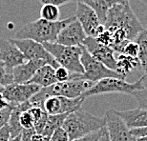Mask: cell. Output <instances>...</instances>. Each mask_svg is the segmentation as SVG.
Instances as JSON below:
<instances>
[{"label": "cell", "instance_id": "ee69618b", "mask_svg": "<svg viewBox=\"0 0 147 141\" xmlns=\"http://www.w3.org/2000/svg\"><path fill=\"white\" fill-rule=\"evenodd\" d=\"M146 3H147V0H146Z\"/></svg>", "mask_w": 147, "mask_h": 141}, {"label": "cell", "instance_id": "7bdbcfd3", "mask_svg": "<svg viewBox=\"0 0 147 141\" xmlns=\"http://www.w3.org/2000/svg\"><path fill=\"white\" fill-rule=\"evenodd\" d=\"M140 1H143V2H145V3H146V0H140Z\"/></svg>", "mask_w": 147, "mask_h": 141}, {"label": "cell", "instance_id": "8d00e7d4", "mask_svg": "<svg viewBox=\"0 0 147 141\" xmlns=\"http://www.w3.org/2000/svg\"><path fill=\"white\" fill-rule=\"evenodd\" d=\"M46 138V136H44L42 134H37L36 133L32 137V140L31 141H44Z\"/></svg>", "mask_w": 147, "mask_h": 141}, {"label": "cell", "instance_id": "7c38bea8", "mask_svg": "<svg viewBox=\"0 0 147 141\" xmlns=\"http://www.w3.org/2000/svg\"><path fill=\"white\" fill-rule=\"evenodd\" d=\"M82 46L89 52V54L94 58L106 66L108 69L116 72L117 69V58L115 56L114 50L99 43L96 38L87 36L83 41Z\"/></svg>", "mask_w": 147, "mask_h": 141}, {"label": "cell", "instance_id": "e575fe53", "mask_svg": "<svg viewBox=\"0 0 147 141\" xmlns=\"http://www.w3.org/2000/svg\"><path fill=\"white\" fill-rule=\"evenodd\" d=\"M39 1L42 3V5L50 4V5H55L59 7V6H62L71 1H74V0H39Z\"/></svg>", "mask_w": 147, "mask_h": 141}, {"label": "cell", "instance_id": "bcb514c9", "mask_svg": "<svg viewBox=\"0 0 147 141\" xmlns=\"http://www.w3.org/2000/svg\"><path fill=\"white\" fill-rule=\"evenodd\" d=\"M146 137H147V136H146Z\"/></svg>", "mask_w": 147, "mask_h": 141}, {"label": "cell", "instance_id": "f1b7e54d", "mask_svg": "<svg viewBox=\"0 0 147 141\" xmlns=\"http://www.w3.org/2000/svg\"><path fill=\"white\" fill-rule=\"evenodd\" d=\"M96 39L98 41L99 43L103 44V45L107 46V47H110L112 48L114 45V37H113V34H112L109 31H107L106 29L104 30L103 33H101L98 36L96 37Z\"/></svg>", "mask_w": 147, "mask_h": 141}, {"label": "cell", "instance_id": "74e56055", "mask_svg": "<svg viewBox=\"0 0 147 141\" xmlns=\"http://www.w3.org/2000/svg\"><path fill=\"white\" fill-rule=\"evenodd\" d=\"M99 141H110V138H109V136H108V134H107V131H106V128H105L104 133H103V134H102L101 138Z\"/></svg>", "mask_w": 147, "mask_h": 141}, {"label": "cell", "instance_id": "f6af8a7d", "mask_svg": "<svg viewBox=\"0 0 147 141\" xmlns=\"http://www.w3.org/2000/svg\"><path fill=\"white\" fill-rule=\"evenodd\" d=\"M146 26H147V24H146ZM146 29H147V28H146Z\"/></svg>", "mask_w": 147, "mask_h": 141}, {"label": "cell", "instance_id": "60d3db41", "mask_svg": "<svg viewBox=\"0 0 147 141\" xmlns=\"http://www.w3.org/2000/svg\"><path fill=\"white\" fill-rule=\"evenodd\" d=\"M1 67H4V64H3V62L0 61V68H1Z\"/></svg>", "mask_w": 147, "mask_h": 141}, {"label": "cell", "instance_id": "836d02e7", "mask_svg": "<svg viewBox=\"0 0 147 141\" xmlns=\"http://www.w3.org/2000/svg\"><path fill=\"white\" fill-rule=\"evenodd\" d=\"M11 139V130L7 124L0 130V141H10Z\"/></svg>", "mask_w": 147, "mask_h": 141}, {"label": "cell", "instance_id": "277c9868", "mask_svg": "<svg viewBox=\"0 0 147 141\" xmlns=\"http://www.w3.org/2000/svg\"><path fill=\"white\" fill-rule=\"evenodd\" d=\"M105 124L104 117L96 116L81 108L67 115L62 128L66 131L70 141H75L105 128Z\"/></svg>", "mask_w": 147, "mask_h": 141}, {"label": "cell", "instance_id": "1f68e13d", "mask_svg": "<svg viewBox=\"0 0 147 141\" xmlns=\"http://www.w3.org/2000/svg\"><path fill=\"white\" fill-rule=\"evenodd\" d=\"M13 107L14 106H13V107L10 108V109H7V110L0 111V130L8 124L9 119H10L11 111H13Z\"/></svg>", "mask_w": 147, "mask_h": 141}, {"label": "cell", "instance_id": "4fadbf2b", "mask_svg": "<svg viewBox=\"0 0 147 141\" xmlns=\"http://www.w3.org/2000/svg\"><path fill=\"white\" fill-rule=\"evenodd\" d=\"M41 89L42 88H40L36 84L13 83L9 86L4 87L2 95L7 99L9 103L16 106L30 101V99L34 95H36Z\"/></svg>", "mask_w": 147, "mask_h": 141}, {"label": "cell", "instance_id": "7402d4cb", "mask_svg": "<svg viewBox=\"0 0 147 141\" xmlns=\"http://www.w3.org/2000/svg\"><path fill=\"white\" fill-rule=\"evenodd\" d=\"M134 41L139 46L138 59L140 63V68L147 75V29L142 31Z\"/></svg>", "mask_w": 147, "mask_h": 141}, {"label": "cell", "instance_id": "d590c367", "mask_svg": "<svg viewBox=\"0 0 147 141\" xmlns=\"http://www.w3.org/2000/svg\"><path fill=\"white\" fill-rule=\"evenodd\" d=\"M13 105H11V103H9L2 93H0V111H4L7 109H10L13 107Z\"/></svg>", "mask_w": 147, "mask_h": 141}, {"label": "cell", "instance_id": "9c48e42d", "mask_svg": "<svg viewBox=\"0 0 147 141\" xmlns=\"http://www.w3.org/2000/svg\"><path fill=\"white\" fill-rule=\"evenodd\" d=\"M105 128L110 141H136L131 134V129L117 113L116 110H108L105 113Z\"/></svg>", "mask_w": 147, "mask_h": 141}, {"label": "cell", "instance_id": "7a4b0ae2", "mask_svg": "<svg viewBox=\"0 0 147 141\" xmlns=\"http://www.w3.org/2000/svg\"><path fill=\"white\" fill-rule=\"evenodd\" d=\"M74 20H76L75 16L57 22L39 18L28 23L17 31L16 33V39H31L41 44L55 43L60 31Z\"/></svg>", "mask_w": 147, "mask_h": 141}, {"label": "cell", "instance_id": "d4e9b609", "mask_svg": "<svg viewBox=\"0 0 147 141\" xmlns=\"http://www.w3.org/2000/svg\"><path fill=\"white\" fill-rule=\"evenodd\" d=\"M19 124L22 129H34V118L31 111V108L20 113Z\"/></svg>", "mask_w": 147, "mask_h": 141}, {"label": "cell", "instance_id": "6da1fadb", "mask_svg": "<svg viewBox=\"0 0 147 141\" xmlns=\"http://www.w3.org/2000/svg\"><path fill=\"white\" fill-rule=\"evenodd\" d=\"M103 25L113 34L114 45L112 49L117 54H119L128 41H134L146 29L135 14L129 1L113 6L108 11Z\"/></svg>", "mask_w": 147, "mask_h": 141}, {"label": "cell", "instance_id": "83f0119b", "mask_svg": "<svg viewBox=\"0 0 147 141\" xmlns=\"http://www.w3.org/2000/svg\"><path fill=\"white\" fill-rule=\"evenodd\" d=\"M134 98L138 103V108L145 109L147 110V88H143L142 90H138L132 93Z\"/></svg>", "mask_w": 147, "mask_h": 141}, {"label": "cell", "instance_id": "44dd1931", "mask_svg": "<svg viewBox=\"0 0 147 141\" xmlns=\"http://www.w3.org/2000/svg\"><path fill=\"white\" fill-rule=\"evenodd\" d=\"M117 58V69L116 73L121 76L123 79L127 77L129 73L134 70L140 68V63L138 58L130 57L124 54H119Z\"/></svg>", "mask_w": 147, "mask_h": 141}, {"label": "cell", "instance_id": "5b68a950", "mask_svg": "<svg viewBox=\"0 0 147 141\" xmlns=\"http://www.w3.org/2000/svg\"><path fill=\"white\" fill-rule=\"evenodd\" d=\"M44 48L55 58L57 64L73 73L83 75L81 65V46L69 47L58 43H44Z\"/></svg>", "mask_w": 147, "mask_h": 141}, {"label": "cell", "instance_id": "9a60e30c", "mask_svg": "<svg viewBox=\"0 0 147 141\" xmlns=\"http://www.w3.org/2000/svg\"><path fill=\"white\" fill-rule=\"evenodd\" d=\"M87 34L78 20H74L60 31L57 36V43L64 46L76 47L81 46L86 39Z\"/></svg>", "mask_w": 147, "mask_h": 141}, {"label": "cell", "instance_id": "30bf717a", "mask_svg": "<svg viewBox=\"0 0 147 141\" xmlns=\"http://www.w3.org/2000/svg\"><path fill=\"white\" fill-rule=\"evenodd\" d=\"M75 17L80 23L87 36L96 38L105 30L104 25L99 21L96 11L83 3L78 2Z\"/></svg>", "mask_w": 147, "mask_h": 141}, {"label": "cell", "instance_id": "ba28073f", "mask_svg": "<svg viewBox=\"0 0 147 141\" xmlns=\"http://www.w3.org/2000/svg\"><path fill=\"white\" fill-rule=\"evenodd\" d=\"M11 41L24 54L27 60H43L55 70L59 67L53 55L44 48L43 44L31 39H11Z\"/></svg>", "mask_w": 147, "mask_h": 141}, {"label": "cell", "instance_id": "ffe728a7", "mask_svg": "<svg viewBox=\"0 0 147 141\" xmlns=\"http://www.w3.org/2000/svg\"><path fill=\"white\" fill-rule=\"evenodd\" d=\"M30 108H32L30 101L19 105H16L13 107V111H11L10 119H9L8 122V125L11 130V138H14V137H17L21 134L23 129L19 124V115L23 111L29 110Z\"/></svg>", "mask_w": 147, "mask_h": 141}, {"label": "cell", "instance_id": "4dcf8cb0", "mask_svg": "<svg viewBox=\"0 0 147 141\" xmlns=\"http://www.w3.org/2000/svg\"><path fill=\"white\" fill-rule=\"evenodd\" d=\"M104 130H105V128L101 129V130H99V131L94 132V133H91L89 134H87V136L81 137V138H79V139H76L75 141H99L101 138L102 134L104 133Z\"/></svg>", "mask_w": 147, "mask_h": 141}, {"label": "cell", "instance_id": "5bb4252c", "mask_svg": "<svg viewBox=\"0 0 147 141\" xmlns=\"http://www.w3.org/2000/svg\"><path fill=\"white\" fill-rule=\"evenodd\" d=\"M0 61L5 68L13 70L28 60L11 39H0Z\"/></svg>", "mask_w": 147, "mask_h": 141}, {"label": "cell", "instance_id": "484cf974", "mask_svg": "<svg viewBox=\"0 0 147 141\" xmlns=\"http://www.w3.org/2000/svg\"><path fill=\"white\" fill-rule=\"evenodd\" d=\"M119 54H124L127 56L138 58L139 54V46L135 41H128L124 46L122 47L121 51Z\"/></svg>", "mask_w": 147, "mask_h": 141}, {"label": "cell", "instance_id": "4316f807", "mask_svg": "<svg viewBox=\"0 0 147 141\" xmlns=\"http://www.w3.org/2000/svg\"><path fill=\"white\" fill-rule=\"evenodd\" d=\"M14 83L13 70H9L5 67L0 68V86L6 87Z\"/></svg>", "mask_w": 147, "mask_h": 141}, {"label": "cell", "instance_id": "f35d334b", "mask_svg": "<svg viewBox=\"0 0 147 141\" xmlns=\"http://www.w3.org/2000/svg\"><path fill=\"white\" fill-rule=\"evenodd\" d=\"M136 141H147V137H140V138H136Z\"/></svg>", "mask_w": 147, "mask_h": 141}, {"label": "cell", "instance_id": "d6986e66", "mask_svg": "<svg viewBox=\"0 0 147 141\" xmlns=\"http://www.w3.org/2000/svg\"><path fill=\"white\" fill-rule=\"evenodd\" d=\"M57 82V80L55 78V70L52 66L46 64L37 70L36 75L32 77L28 83L36 84L40 88H47L55 84Z\"/></svg>", "mask_w": 147, "mask_h": 141}, {"label": "cell", "instance_id": "ac0fdd59", "mask_svg": "<svg viewBox=\"0 0 147 141\" xmlns=\"http://www.w3.org/2000/svg\"><path fill=\"white\" fill-rule=\"evenodd\" d=\"M76 1L83 3L88 7L93 9L96 11V13L98 14L101 24H104L108 11L113 6L119 4V3L129 1V0H76Z\"/></svg>", "mask_w": 147, "mask_h": 141}, {"label": "cell", "instance_id": "cb8c5ba5", "mask_svg": "<svg viewBox=\"0 0 147 141\" xmlns=\"http://www.w3.org/2000/svg\"><path fill=\"white\" fill-rule=\"evenodd\" d=\"M40 18L51 22L59 21L60 18L59 7L55 5H50V4L42 5V7L40 9Z\"/></svg>", "mask_w": 147, "mask_h": 141}, {"label": "cell", "instance_id": "603a6c76", "mask_svg": "<svg viewBox=\"0 0 147 141\" xmlns=\"http://www.w3.org/2000/svg\"><path fill=\"white\" fill-rule=\"evenodd\" d=\"M68 114H58V115H48L47 122L42 134L44 136L51 137V136L58 129L62 128L64 121Z\"/></svg>", "mask_w": 147, "mask_h": 141}, {"label": "cell", "instance_id": "2e32d148", "mask_svg": "<svg viewBox=\"0 0 147 141\" xmlns=\"http://www.w3.org/2000/svg\"><path fill=\"white\" fill-rule=\"evenodd\" d=\"M43 60H28L13 69V81L17 84H25L31 80L38 69L46 65Z\"/></svg>", "mask_w": 147, "mask_h": 141}, {"label": "cell", "instance_id": "8fae6325", "mask_svg": "<svg viewBox=\"0 0 147 141\" xmlns=\"http://www.w3.org/2000/svg\"><path fill=\"white\" fill-rule=\"evenodd\" d=\"M84 100L85 98L83 96L78 98H67L63 96L53 95L44 100L42 109L48 115L69 114L78 109H81Z\"/></svg>", "mask_w": 147, "mask_h": 141}, {"label": "cell", "instance_id": "ab89813d", "mask_svg": "<svg viewBox=\"0 0 147 141\" xmlns=\"http://www.w3.org/2000/svg\"><path fill=\"white\" fill-rule=\"evenodd\" d=\"M10 141H20V136L17 137H14V138H11Z\"/></svg>", "mask_w": 147, "mask_h": 141}, {"label": "cell", "instance_id": "f546056e", "mask_svg": "<svg viewBox=\"0 0 147 141\" xmlns=\"http://www.w3.org/2000/svg\"><path fill=\"white\" fill-rule=\"evenodd\" d=\"M50 141H70V139L66 131L63 128H60L52 134Z\"/></svg>", "mask_w": 147, "mask_h": 141}, {"label": "cell", "instance_id": "b9f144b4", "mask_svg": "<svg viewBox=\"0 0 147 141\" xmlns=\"http://www.w3.org/2000/svg\"><path fill=\"white\" fill-rule=\"evenodd\" d=\"M44 141H50V137H47L46 136V138H45V140H44Z\"/></svg>", "mask_w": 147, "mask_h": 141}, {"label": "cell", "instance_id": "e0dca14e", "mask_svg": "<svg viewBox=\"0 0 147 141\" xmlns=\"http://www.w3.org/2000/svg\"><path fill=\"white\" fill-rule=\"evenodd\" d=\"M117 113L130 129L147 127V110L145 109L137 108L127 111H117Z\"/></svg>", "mask_w": 147, "mask_h": 141}, {"label": "cell", "instance_id": "52a82bcc", "mask_svg": "<svg viewBox=\"0 0 147 141\" xmlns=\"http://www.w3.org/2000/svg\"><path fill=\"white\" fill-rule=\"evenodd\" d=\"M80 61L84 70V73L82 75V79L94 82V83H96V82L108 77L123 79L117 73L108 69L106 66H104L103 64L98 61L96 58H94L82 45Z\"/></svg>", "mask_w": 147, "mask_h": 141}, {"label": "cell", "instance_id": "d6a6232c", "mask_svg": "<svg viewBox=\"0 0 147 141\" xmlns=\"http://www.w3.org/2000/svg\"><path fill=\"white\" fill-rule=\"evenodd\" d=\"M36 132L34 129H23L20 134V141H31L32 137Z\"/></svg>", "mask_w": 147, "mask_h": 141}, {"label": "cell", "instance_id": "8992f818", "mask_svg": "<svg viewBox=\"0 0 147 141\" xmlns=\"http://www.w3.org/2000/svg\"><path fill=\"white\" fill-rule=\"evenodd\" d=\"M145 76H142L139 80L134 83H129L125 79L108 77L96 82L93 85V87L84 93L83 97L86 98L88 96L102 95V93H122L132 95L138 90H142L144 88L143 80Z\"/></svg>", "mask_w": 147, "mask_h": 141}, {"label": "cell", "instance_id": "3957f363", "mask_svg": "<svg viewBox=\"0 0 147 141\" xmlns=\"http://www.w3.org/2000/svg\"><path fill=\"white\" fill-rule=\"evenodd\" d=\"M94 82L85 80L82 78L71 79L64 82H57L50 87L42 88L36 95H34L30 99L32 107H37L42 109L44 100L49 96L57 95L63 96L67 98H78L80 97L93 87Z\"/></svg>", "mask_w": 147, "mask_h": 141}]
</instances>
